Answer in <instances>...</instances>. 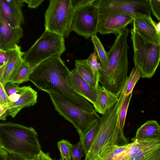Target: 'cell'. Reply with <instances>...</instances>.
Segmentation results:
<instances>
[{
    "instance_id": "1",
    "label": "cell",
    "mask_w": 160,
    "mask_h": 160,
    "mask_svg": "<svg viewBox=\"0 0 160 160\" xmlns=\"http://www.w3.org/2000/svg\"><path fill=\"white\" fill-rule=\"evenodd\" d=\"M60 56L52 57L34 66L29 81L41 91L58 93L83 109L96 113L93 105L74 89L69 80L70 71Z\"/></svg>"
},
{
    "instance_id": "2",
    "label": "cell",
    "mask_w": 160,
    "mask_h": 160,
    "mask_svg": "<svg viewBox=\"0 0 160 160\" xmlns=\"http://www.w3.org/2000/svg\"><path fill=\"white\" fill-rule=\"evenodd\" d=\"M129 30L127 27L117 35L107 52L109 66L106 72H99V82L106 90L120 95L125 87L128 78L129 47L127 38Z\"/></svg>"
},
{
    "instance_id": "3",
    "label": "cell",
    "mask_w": 160,
    "mask_h": 160,
    "mask_svg": "<svg viewBox=\"0 0 160 160\" xmlns=\"http://www.w3.org/2000/svg\"><path fill=\"white\" fill-rule=\"evenodd\" d=\"M0 148L25 160L41 151L38 134L33 128L10 122L0 123Z\"/></svg>"
},
{
    "instance_id": "4",
    "label": "cell",
    "mask_w": 160,
    "mask_h": 160,
    "mask_svg": "<svg viewBox=\"0 0 160 160\" xmlns=\"http://www.w3.org/2000/svg\"><path fill=\"white\" fill-rule=\"evenodd\" d=\"M124 89L115 104L100 117L95 139L84 160H93L106 148L118 145L120 113L125 96Z\"/></svg>"
},
{
    "instance_id": "5",
    "label": "cell",
    "mask_w": 160,
    "mask_h": 160,
    "mask_svg": "<svg viewBox=\"0 0 160 160\" xmlns=\"http://www.w3.org/2000/svg\"><path fill=\"white\" fill-rule=\"evenodd\" d=\"M47 93L55 110L73 125L79 134L80 140L100 118L97 113L83 109L58 93Z\"/></svg>"
},
{
    "instance_id": "6",
    "label": "cell",
    "mask_w": 160,
    "mask_h": 160,
    "mask_svg": "<svg viewBox=\"0 0 160 160\" xmlns=\"http://www.w3.org/2000/svg\"><path fill=\"white\" fill-rule=\"evenodd\" d=\"M49 2L45 14V30L66 38L72 31L75 12L71 0H49Z\"/></svg>"
},
{
    "instance_id": "7",
    "label": "cell",
    "mask_w": 160,
    "mask_h": 160,
    "mask_svg": "<svg viewBox=\"0 0 160 160\" xmlns=\"http://www.w3.org/2000/svg\"><path fill=\"white\" fill-rule=\"evenodd\" d=\"M130 32L135 66L140 69L142 78H151L159 65L160 45L146 42L132 28Z\"/></svg>"
},
{
    "instance_id": "8",
    "label": "cell",
    "mask_w": 160,
    "mask_h": 160,
    "mask_svg": "<svg viewBox=\"0 0 160 160\" xmlns=\"http://www.w3.org/2000/svg\"><path fill=\"white\" fill-rule=\"evenodd\" d=\"M65 50L63 38L45 30L32 46L24 52L23 60L33 67L50 58L61 56Z\"/></svg>"
},
{
    "instance_id": "9",
    "label": "cell",
    "mask_w": 160,
    "mask_h": 160,
    "mask_svg": "<svg viewBox=\"0 0 160 160\" xmlns=\"http://www.w3.org/2000/svg\"><path fill=\"white\" fill-rule=\"evenodd\" d=\"M99 20L110 15L122 14L133 19L139 15H150L149 0H99Z\"/></svg>"
},
{
    "instance_id": "10",
    "label": "cell",
    "mask_w": 160,
    "mask_h": 160,
    "mask_svg": "<svg viewBox=\"0 0 160 160\" xmlns=\"http://www.w3.org/2000/svg\"><path fill=\"white\" fill-rule=\"evenodd\" d=\"M98 0L93 4L75 11L72 24V30L87 39L96 35L99 22Z\"/></svg>"
},
{
    "instance_id": "11",
    "label": "cell",
    "mask_w": 160,
    "mask_h": 160,
    "mask_svg": "<svg viewBox=\"0 0 160 160\" xmlns=\"http://www.w3.org/2000/svg\"><path fill=\"white\" fill-rule=\"evenodd\" d=\"M132 28L146 42L157 45H160V32L157 24L151 16L139 15L133 21Z\"/></svg>"
},
{
    "instance_id": "12",
    "label": "cell",
    "mask_w": 160,
    "mask_h": 160,
    "mask_svg": "<svg viewBox=\"0 0 160 160\" xmlns=\"http://www.w3.org/2000/svg\"><path fill=\"white\" fill-rule=\"evenodd\" d=\"M24 3L23 0H0V15L12 28L21 27L24 22Z\"/></svg>"
},
{
    "instance_id": "13",
    "label": "cell",
    "mask_w": 160,
    "mask_h": 160,
    "mask_svg": "<svg viewBox=\"0 0 160 160\" xmlns=\"http://www.w3.org/2000/svg\"><path fill=\"white\" fill-rule=\"evenodd\" d=\"M134 19L128 15L122 14H114L99 20L97 32L100 34L113 33L117 35Z\"/></svg>"
},
{
    "instance_id": "14",
    "label": "cell",
    "mask_w": 160,
    "mask_h": 160,
    "mask_svg": "<svg viewBox=\"0 0 160 160\" xmlns=\"http://www.w3.org/2000/svg\"><path fill=\"white\" fill-rule=\"evenodd\" d=\"M23 35L21 27H11L0 15V50L7 51L15 48Z\"/></svg>"
},
{
    "instance_id": "15",
    "label": "cell",
    "mask_w": 160,
    "mask_h": 160,
    "mask_svg": "<svg viewBox=\"0 0 160 160\" xmlns=\"http://www.w3.org/2000/svg\"><path fill=\"white\" fill-rule=\"evenodd\" d=\"M19 92L18 100L7 105L8 115L12 118L23 108L33 106L37 102L38 92L30 86L21 87Z\"/></svg>"
},
{
    "instance_id": "16",
    "label": "cell",
    "mask_w": 160,
    "mask_h": 160,
    "mask_svg": "<svg viewBox=\"0 0 160 160\" xmlns=\"http://www.w3.org/2000/svg\"><path fill=\"white\" fill-rule=\"evenodd\" d=\"M69 80L74 89L78 93L93 105L95 103L96 89L88 83L76 69L70 71Z\"/></svg>"
},
{
    "instance_id": "17",
    "label": "cell",
    "mask_w": 160,
    "mask_h": 160,
    "mask_svg": "<svg viewBox=\"0 0 160 160\" xmlns=\"http://www.w3.org/2000/svg\"><path fill=\"white\" fill-rule=\"evenodd\" d=\"M96 101L93 105L95 111L102 115L114 106L119 96L99 85L96 88Z\"/></svg>"
},
{
    "instance_id": "18",
    "label": "cell",
    "mask_w": 160,
    "mask_h": 160,
    "mask_svg": "<svg viewBox=\"0 0 160 160\" xmlns=\"http://www.w3.org/2000/svg\"><path fill=\"white\" fill-rule=\"evenodd\" d=\"M8 57L5 72L0 83L4 86L8 82L13 72L23 61L24 52L21 51L20 46H17L14 49L5 51Z\"/></svg>"
},
{
    "instance_id": "19",
    "label": "cell",
    "mask_w": 160,
    "mask_h": 160,
    "mask_svg": "<svg viewBox=\"0 0 160 160\" xmlns=\"http://www.w3.org/2000/svg\"><path fill=\"white\" fill-rule=\"evenodd\" d=\"M133 138L141 141H160V125L156 120H148L137 129Z\"/></svg>"
},
{
    "instance_id": "20",
    "label": "cell",
    "mask_w": 160,
    "mask_h": 160,
    "mask_svg": "<svg viewBox=\"0 0 160 160\" xmlns=\"http://www.w3.org/2000/svg\"><path fill=\"white\" fill-rule=\"evenodd\" d=\"M128 147L117 157L113 160H128L133 155L144 149L157 144L160 141H141L131 139Z\"/></svg>"
},
{
    "instance_id": "21",
    "label": "cell",
    "mask_w": 160,
    "mask_h": 160,
    "mask_svg": "<svg viewBox=\"0 0 160 160\" xmlns=\"http://www.w3.org/2000/svg\"><path fill=\"white\" fill-rule=\"evenodd\" d=\"M75 68L82 78L92 87L96 89L99 85L100 78L94 75L85 60H75Z\"/></svg>"
},
{
    "instance_id": "22",
    "label": "cell",
    "mask_w": 160,
    "mask_h": 160,
    "mask_svg": "<svg viewBox=\"0 0 160 160\" xmlns=\"http://www.w3.org/2000/svg\"><path fill=\"white\" fill-rule=\"evenodd\" d=\"M33 67L23 60L13 73L8 82L18 84L29 81Z\"/></svg>"
},
{
    "instance_id": "23",
    "label": "cell",
    "mask_w": 160,
    "mask_h": 160,
    "mask_svg": "<svg viewBox=\"0 0 160 160\" xmlns=\"http://www.w3.org/2000/svg\"><path fill=\"white\" fill-rule=\"evenodd\" d=\"M91 39L93 44L94 52L99 61L101 65L106 72L109 66L108 58L107 52L97 36L94 35L91 37Z\"/></svg>"
},
{
    "instance_id": "24",
    "label": "cell",
    "mask_w": 160,
    "mask_h": 160,
    "mask_svg": "<svg viewBox=\"0 0 160 160\" xmlns=\"http://www.w3.org/2000/svg\"><path fill=\"white\" fill-rule=\"evenodd\" d=\"M132 95V92L128 95H125L120 113L119 118V140L122 142L124 145L129 143H128V140L124 136L123 130L127 110Z\"/></svg>"
},
{
    "instance_id": "25",
    "label": "cell",
    "mask_w": 160,
    "mask_h": 160,
    "mask_svg": "<svg viewBox=\"0 0 160 160\" xmlns=\"http://www.w3.org/2000/svg\"><path fill=\"white\" fill-rule=\"evenodd\" d=\"M141 78H142V74L141 70L138 68L134 66L127 80L124 89L125 96L132 92L136 83Z\"/></svg>"
},
{
    "instance_id": "26",
    "label": "cell",
    "mask_w": 160,
    "mask_h": 160,
    "mask_svg": "<svg viewBox=\"0 0 160 160\" xmlns=\"http://www.w3.org/2000/svg\"><path fill=\"white\" fill-rule=\"evenodd\" d=\"M98 121L95 124L80 140L82 143L84 153L88 152L95 139L98 127Z\"/></svg>"
},
{
    "instance_id": "27",
    "label": "cell",
    "mask_w": 160,
    "mask_h": 160,
    "mask_svg": "<svg viewBox=\"0 0 160 160\" xmlns=\"http://www.w3.org/2000/svg\"><path fill=\"white\" fill-rule=\"evenodd\" d=\"M72 146L66 140L62 139L57 142V147L60 155L59 160H72L71 151Z\"/></svg>"
},
{
    "instance_id": "28",
    "label": "cell",
    "mask_w": 160,
    "mask_h": 160,
    "mask_svg": "<svg viewBox=\"0 0 160 160\" xmlns=\"http://www.w3.org/2000/svg\"><path fill=\"white\" fill-rule=\"evenodd\" d=\"M86 60L87 64L90 67L94 75L97 77H100L99 72H105L99 62L98 61V58L94 51L92 53L88 58Z\"/></svg>"
},
{
    "instance_id": "29",
    "label": "cell",
    "mask_w": 160,
    "mask_h": 160,
    "mask_svg": "<svg viewBox=\"0 0 160 160\" xmlns=\"http://www.w3.org/2000/svg\"><path fill=\"white\" fill-rule=\"evenodd\" d=\"M72 160H81L84 154L81 141L73 146L71 149Z\"/></svg>"
},
{
    "instance_id": "30",
    "label": "cell",
    "mask_w": 160,
    "mask_h": 160,
    "mask_svg": "<svg viewBox=\"0 0 160 160\" xmlns=\"http://www.w3.org/2000/svg\"><path fill=\"white\" fill-rule=\"evenodd\" d=\"M3 87L8 97L14 94L19 92L21 88L19 87L18 84L10 81L7 82Z\"/></svg>"
},
{
    "instance_id": "31",
    "label": "cell",
    "mask_w": 160,
    "mask_h": 160,
    "mask_svg": "<svg viewBox=\"0 0 160 160\" xmlns=\"http://www.w3.org/2000/svg\"><path fill=\"white\" fill-rule=\"evenodd\" d=\"M149 3L151 12L160 21V0H149Z\"/></svg>"
},
{
    "instance_id": "32",
    "label": "cell",
    "mask_w": 160,
    "mask_h": 160,
    "mask_svg": "<svg viewBox=\"0 0 160 160\" xmlns=\"http://www.w3.org/2000/svg\"><path fill=\"white\" fill-rule=\"evenodd\" d=\"M0 160H25L21 157L14 154H9L0 148Z\"/></svg>"
},
{
    "instance_id": "33",
    "label": "cell",
    "mask_w": 160,
    "mask_h": 160,
    "mask_svg": "<svg viewBox=\"0 0 160 160\" xmlns=\"http://www.w3.org/2000/svg\"><path fill=\"white\" fill-rule=\"evenodd\" d=\"M96 0H71L72 4L75 11L89 4L93 3Z\"/></svg>"
},
{
    "instance_id": "34",
    "label": "cell",
    "mask_w": 160,
    "mask_h": 160,
    "mask_svg": "<svg viewBox=\"0 0 160 160\" xmlns=\"http://www.w3.org/2000/svg\"><path fill=\"white\" fill-rule=\"evenodd\" d=\"M9 101L3 86L0 83V104L8 105Z\"/></svg>"
},
{
    "instance_id": "35",
    "label": "cell",
    "mask_w": 160,
    "mask_h": 160,
    "mask_svg": "<svg viewBox=\"0 0 160 160\" xmlns=\"http://www.w3.org/2000/svg\"><path fill=\"white\" fill-rule=\"evenodd\" d=\"M28 160H54L50 156L49 152L45 153L42 150L32 158Z\"/></svg>"
},
{
    "instance_id": "36",
    "label": "cell",
    "mask_w": 160,
    "mask_h": 160,
    "mask_svg": "<svg viewBox=\"0 0 160 160\" xmlns=\"http://www.w3.org/2000/svg\"><path fill=\"white\" fill-rule=\"evenodd\" d=\"M44 0H23V2L26 3L28 8H36L38 7Z\"/></svg>"
},
{
    "instance_id": "37",
    "label": "cell",
    "mask_w": 160,
    "mask_h": 160,
    "mask_svg": "<svg viewBox=\"0 0 160 160\" xmlns=\"http://www.w3.org/2000/svg\"><path fill=\"white\" fill-rule=\"evenodd\" d=\"M142 160H160V148L157 149Z\"/></svg>"
},
{
    "instance_id": "38",
    "label": "cell",
    "mask_w": 160,
    "mask_h": 160,
    "mask_svg": "<svg viewBox=\"0 0 160 160\" xmlns=\"http://www.w3.org/2000/svg\"><path fill=\"white\" fill-rule=\"evenodd\" d=\"M8 115V106L5 104H0V119L3 121L6 120Z\"/></svg>"
},
{
    "instance_id": "39",
    "label": "cell",
    "mask_w": 160,
    "mask_h": 160,
    "mask_svg": "<svg viewBox=\"0 0 160 160\" xmlns=\"http://www.w3.org/2000/svg\"><path fill=\"white\" fill-rule=\"evenodd\" d=\"M8 60V57L6 52L0 50V67L6 64Z\"/></svg>"
},
{
    "instance_id": "40",
    "label": "cell",
    "mask_w": 160,
    "mask_h": 160,
    "mask_svg": "<svg viewBox=\"0 0 160 160\" xmlns=\"http://www.w3.org/2000/svg\"><path fill=\"white\" fill-rule=\"evenodd\" d=\"M6 64L0 67V79L2 78L4 74Z\"/></svg>"
}]
</instances>
